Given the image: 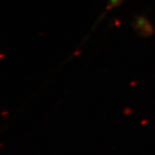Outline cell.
<instances>
[{
  "label": "cell",
  "mask_w": 155,
  "mask_h": 155,
  "mask_svg": "<svg viewBox=\"0 0 155 155\" xmlns=\"http://www.w3.org/2000/svg\"><path fill=\"white\" fill-rule=\"evenodd\" d=\"M134 27L144 36L151 35L153 32V28L148 20L144 17H137L134 22Z\"/></svg>",
  "instance_id": "1"
},
{
  "label": "cell",
  "mask_w": 155,
  "mask_h": 155,
  "mask_svg": "<svg viewBox=\"0 0 155 155\" xmlns=\"http://www.w3.org/2000/svg\"><path fill=\"white\" fill-rule=\"evenodd\" d=\"M124 0H110L109 1V5L106 8V11H110L113 8H116L117 6H119Z\"/></svg>",
  "instance_id": "2"
}]
</instances>
